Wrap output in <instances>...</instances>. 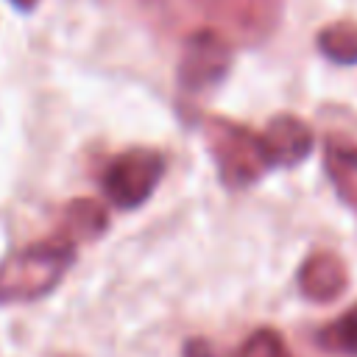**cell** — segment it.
<instances>
[{"mask_svg":"<svg viewBox=\"0 0 357 357\" xmlns=\"http://www.w3.org/2000/svg\"><path fill=\"white\" fill-rule=\"evenodd\" d=\"M75 259V240L67 231H56L28 248L8 254L0 262V304L33 301L50 293Z\"/></svg>","mask_w":357,"mask_h":357,"instance_id":"6da1fadb","label":"cell"},{"mask_svg":"<svg viewBox=\"0 0 357 357\" xmlns=\"http://www.w3.org/2000/svg\"><path fill=\"white\" fill-rule=\"evenodd\" d=\"M204 142L218 165L220 181L231 190L251 187L271 170V162L262 148V137L251 128L226 120V117H206L204 120Z\"/></svg>","mask_w":357,"mask_h":357,"instance_id":"7a4b0ae2","label":"cell"},{"mask_svg":"<svg viewBox=\"0 0 357 357\" xmlns=\"http://www.w3.org/2000/svg\"><path fill=\"white\" fill-rule=\"evenodd\" d=\"M165 173V156L153 148H131L103 170V192L117 209H134L151 198Z\"/></svg>","mask_w":357,"mask_h":357,"instance_id":"3957f363","label":"cell"},{"mask_svg":"<svg viewBox=\"0 0 357 357\" xmlns=\"http://www.w3.org/2000/svg\"><path fill=\"white\" fill-rule=\"evenodd\" d=\"M231 67V42L215 28L192 31L178 59V86L190 95L218 86Z\"/></svg>","mask_w":357,"mask_h":357,"instance_id":"277c9868","label":"cell"},{"mask_svg":"<svg viewBox=\"0 0 357 357\" xmlns=\"http://www.w3.org/2000/svg\"><path fill=\"white\" fill-rule=\"evenodd\" d=\"M209 20L243 45H257L273 33L284 0H192Z\"/></svg>","mask_w":357,"mask_h":357,"instance_id":"5b68a950","label":"cell"},{"mask_svg":"<svg viewBox=\"0 0 357 357\" xmlns=\"http://www.w3.org/2000/svg\"><path fill=\"white\" fill-rule=\"evenodd\" d=\"M259 137L271 167H293L312 151V131L296 114H276Z\"/></svg>","mask_w":357,"mask_h":357,"instance_id":"8992f818","label":"cell"},{"mask_svg":"<svg viewBox=\"0 0 357 357\" xmlns=\"http://www.w3.org/2000/svg\"><path fill=\"white\" fill-rule=\"evenodd\" d=\"M349 284V271L343 259L332 251H315L304 259L298 271V287L310 301H335Z\"/></svg>","mask_w":357,"mask_h":357,"instance_id":"52a82bcc","label":"cell"},{"mask_svg":"<svg viewBox=\"0 0 357 357\" xmlns=\"http://www.w3.org/2000/svg\"><path fill=\"white\" fill-rule=\"evenodd\" d=\"M324 167L337 195L357 209V145L343 137H329L324 148Z\"/></svg>","mask_w":357,"mask_h":357,"instance_id":"ba28073f","label":"cell"},{"mask_svg":"<svg viewBox=\"0 0 357 357\" xmlns=\"http://www.w3.org/2000/svg\"><path fill=\"white\" fill-rule=\"evenodd\" d=\"M109 229V215L106 209L92 201V198H75L67 209H64V220H61V231H67L75 243L78 240H95Z\"/></svg>","mask_w":357,"mask_h":357,"instance_id":"9c48e42d","label":"cell"},{"mask_svg":"<svg viewBox=\"0 0 357 357\" xmlns=\"http://www.w3.org/2000/svg\"><path fill=\"white\" fill-rule=\"evenodd\" d=\"M318 50L335 64H357V22L340 20L321 28Z\"/></svg>","mask_w":357,"mask_h":357,"instance_id":"30bf717a","label":"cell"},{"mask_svg":"<svg viewBox=\"0 0 357 357\" xmlns=\"http://www.w3.org/2000/svg\"><path fill=\"white\" fill-rule=\"evenodd\" d=\"M318 343L329 351L357 357V304L318 332Z\"/></svg>","mask_w":357,"mask_h":357,"instance_id":"8fae6325","label":"cell"},{"mask_svg":"<svg viewBox=\"0 0 357 357\" xmlns=\"http://www.w3.org/2000/svg\"><path fill=\"white\" fill-rule=\"evenodd\" d=\"M240 357H287V349L273 329H259L245 340Z\"/></svg>","mask_w":357,"mask_h":357,"instance_id":"7c38bea8","label":"cell"},{"mask_svg":"<svg viewBox=\"0 0 357 357\" xmlns=\"http://www.w3.org/2000/svg\"><path fill=\"white\" fill-rule=\"evenodd\" d=\"M184 357H215V354H212V349L204 340H192V343H187Z\"/></svg>","mask_w":357,"mask_h":357,"instance_id":"4fadbf2b","label":"cell"},{"mask_svg":"<svg viewBox=\"0 0 357 357\" xmlns=\"http://www.w3.org/2000/svg\"><path fill=\"white\" fill-rule=\"evenodd\" d=\"M11 3H14V6L20 8V11H33L39 0H11Z\"/></svg>","mask_w":357,"mask_h":357,"instance_id":"5bb4252c","label":"cell"}]
</instances>
